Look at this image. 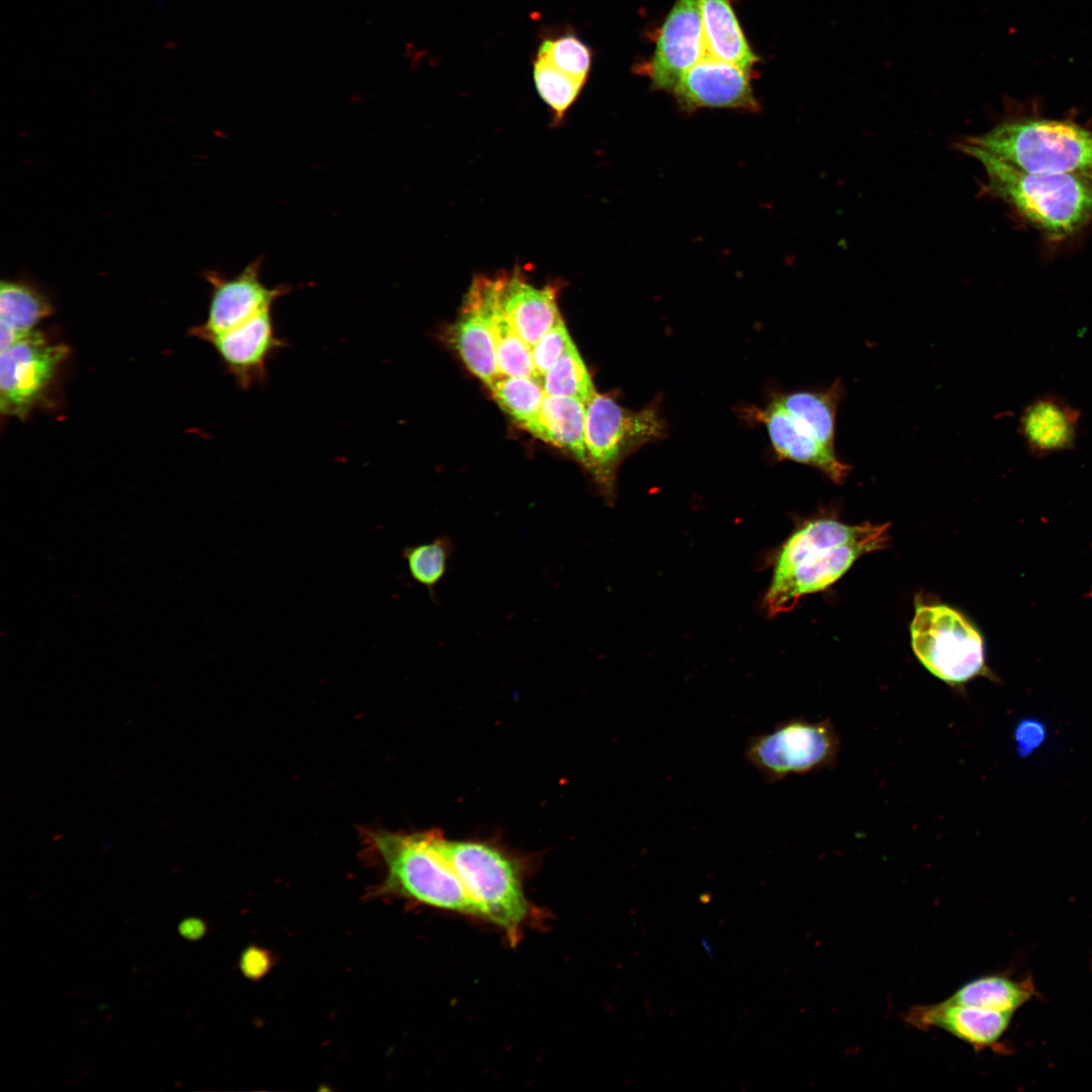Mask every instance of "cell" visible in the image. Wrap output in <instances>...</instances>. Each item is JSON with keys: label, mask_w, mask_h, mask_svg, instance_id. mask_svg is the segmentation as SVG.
Here are the masks:
<instances>
[{"label": "cell", "mask_w": 1092, "mask_h": 1092, "mask_svg": "<svg viewBox=\"0 0 1092 1092\" xmlns=\"http://www.w3.org/2000/svg\"><path fill=\"white\" fill-rule=\"evenodd\" d=\"M751 73L733 63L705 58L679 80L672 94L686 110L731 108L753 111L758 103L753 95Z\"/></svg>", "instance_id": "cell-14"}, {"label": "cell", "mask_w": 1092, "mask_h": 1092, "mask_svg": "<svg viewBox=\"0 0 1092 1092\" xmlns=\"http://www.w3.org/2000/svg\"><path fill=\"white\" fill-rule=\"evenodd\" d=\"M960 142L1022 171L1092 175V130L1071 120L1008 116L985 133Z\"/></svg>", "instance_id": "cell-4"}, {"label": "cell", "mask_w": 1092, "mask_h": 1092, "mask_svg": "<svg viewBox=\"0 0 1092 1092\" xmlns=\"http://www.w3.org/2000/svg\"><path fill=\"white\" fill-rule=\"evenodd\" d=\"M706 55L752 73L758 61L733 11L731 0H698Z\"/></svg>", "instance_id": "cell-19"}, {"label": "cell", "mask_w": 1092, "mask_h": 1092, "mask_svg": "<svg viewBox=\"0 0 1092 1092\" xmlns=\"http://www.w3.org/2000/svg\"><path fill=\"white\" fill-rule=\"evenodd\" d=\"M537 58L543 59L558 70L584 81L592 63L589 48L573 33H565L552 39H544L537 52Z\"/></svg>", "instance_id": "cell-29"}, {"label": "cell", "mask_w": 1092, "mask_h": 1092, "mask_svg": "<svg viewBox=\"0 0 1092 1092\" xmlns=\"http://www.w3.org/2000/svg\"><path fill=\"white\" fill-rule=\"evenodd\" d=\"M541 379L547 395L572 397L586 404L597 393L575 345L571 346Z\"/></svg>", "instance_id": "cell-27"}, {"label": "cell", "mask_w": 1092, "mask_h": 1092, "mask_svg": "<svg viewBox=\"0 0 1092 1092\" xmlns=\"http://www.w3.org/2000/svg\"><path fill=\"white\" fill-rule=\"evenodd\" d=\"M540 379L535 376H502L489 387L500 407L531 434L536 429L545 396Z\"/></svg>", "instance_id": "cell-25"}, {"label": "cell", "mask_w": 1092, "mask_h": 1092, "mask_svg": "<svg viewBox=\"0 0 1092 1092\" xmlns=\"http://www.w3.org/2000/svg\"><path fill=\"white\" fill-rule=\"evenodd\" d=\"M586 404L576 398L545 394L532 435L568 452L586 467Z\"/></svg>", "instance_id": "cell-20"}, {"label": "cell", "mask_w": 1092, "mask_h": 1092, "mask_svg": "<svg viewBox=\"0 0 1092 1092\" xmlns=\"http://www.w3.org/2000/svg\"><path fill=\"white\" fill-rule=\"evenodd\" d=\"M665 426L656 407H622L612 397L596 393L586 403L585 447L589 472L601 492L614 497L619 464L642 445L663 437Z\"/></svg>", "instance_id": "cell-7"}, {"label": "cell", "mask_w": 1092, "mask_h": 1092, "mask_svg": "<svg viewBox=\"0 0 1092 1092\" xmlns=\"http://www.w3.org/2000/svg\"><path fill=\"white\" fill-rule=\"evenodd\" d=\"M1081 413L1066 398L1049 392L1031 399L1022 410L1018 432L1034 457H1046L1075 448Z\"/></svg>", "instance_id": "cell-16"}, {"label": "cell", "mask_w": 1092, "mask_h": 1092, "mask_svg": "<svg viewBox=\"0 0 1092 1092\" xmlns=\"http://www.w3.org/2000/svg\"><path fill=\"white\" fill-rule=\"evenodd\" d=\"M262 259L250 262L243 271L229 278L214 272L206 274L211 295L206 320L192 334L210 341L247 322L290 291L288 285L269 287L261 279Z\"/></svg>", "instance_id": "cell-10"}, {"label": "cell", "mask_w": 1092, "mask_h": 1092, "mask_svg": "<svg viewBox=\"0 0 1092 1092\" xmlns=\"http://www.w3.org/2000/svg\"><path fill=\"white\" fill-rule=\"evenodd\" d=\"M441 848L479 918L500 928L517 941L529 912L524 891L525 859L487 839L450 840L443 836Z\"/></svg>", "instance_id": "cell-5"}, {"label": "cell", "mask_w": 1092, "mask_h": 1092, "mask_svg": "<svg viewBox=\"0 0 1092 1092\" xmlns=\"http://www.w3.org/2000/svg\"><path fill=\"white\" fill-rule=\"evenodd\" d=\"M705 58L698 0H675L658 31L647 65L653 87L672 92L681 77Z\"/></svg>", "instance_id": "cell-11"}, {"label": "cell", "mask_w": 1092, "mask_h": 1092, "mask_svg": "<svg viewBox=\"0 0 1092 1092\" xmlns=\"http://www.w3.org/2000/svg\"><path fill=\"white\" fill-rule=\"evenodd\" d=\"M1045 735L1046 730L1041 721L1021 720L1014 731L1017 753L1022 757L1028 756L1043 743Z\"/></svg>", "instance_id": "cell-31"}, {"label": "cell", "mask_w": 1092, "mask_h": 1092, "mask_svg": "<svg viewBox=\"0 0 1092 1092\" xmlns=\"http://www.w3.org/2000/svg\"><path fill=\"white\" fill-rule=\"evenodd\" d=\"M492 331L500 376L539 377L533 362L532 348L519 336L502 311L498 295L492 313Z\"/></svg>", "instance_id": "cell-26"}, {"label": "cell", "mask_w": 1092, "mask_h": 1092, "mask_svg": "<svg viewBox=\"0 0 1092 1092\" xmlns=\"http://www.w3.org/2000/svg\"><path fill=\"white\" fill-rule=\"evenodd\" d=\"M1012 1013L969 1006L948 999L915 1005L904 1020L918 1029L937 1028L977 1051L995 1046L1007 1030Z\"/></svg>", "instance_id": "cell-15"}, {"label": "cell", "mask_w": 1092, "mask_h": 1092, "mask_svg": "<svg viewBox=\"0 0 1092 1092\" xmlns=\"http://www.w3.org/2000/svg\"><path fill=\"white\" fill-rule=\"evenodd\" d=\"M209 343L242 389L264 383L269 360L285 347V341L276 333L272 307L215 336Z\"/></svg>", "instance_id": "cell-13"}, {"label": "cell", "mask_w": 1092, "mask_h": 1092, "mask_svg": "<svg viewBox=\"0 0 1092 1092\" xmlns=\"http://www.w3.org/2000/svg\"><path fill=\"white\" fill-rule=\"evenodd\" d=\"M843 392L842 382L837 378L825 389L794 391L776 399L802 429L834 449L836 414Z\"/></svg>", "instance_id": "cell-22"}, {"label": "cell", "mask_w": 1092, "mask_h": 1092, "mask_svg": "<svg viewBox=\"0 0 1092 1092\" xmlns=\"http://www.w3.org/2000/svg\"><path fill=\"white\" fill-rule=\"evenodd\" d=\"M360 837L364 855L384 871L382 892L479 918L476 906L444 855L441 832L363 827Z\"/></svg>", "instance_id": "cell-3"}, {"label": "cell", "mask_w": 1092, "mask_h": 1092, "mask_svg": "<svg viewBox=\"0 0 1092 1092\" xmlns=\"http://www.w3.org/2000/svg\"><path fill=\"white\" fill-rule=\"evenodd\" d=\"M889 527L888 523L847 525L826 517L802 524L775 556L763 600L767 614L792 610L801 598L836 582L862 555L886 548Z\"/></svg>", "instance_id": "cell-1"}, {"label": "cell", "mask_w": 1092, "mask_h": 1092, "mask_svg": "<svg viewBox=\"0 0 1092 1092\" xmlns=\"http://www.w3.org/2000/svg\"><path fill=\"white\" fill-rule=\"evenodd\" d=\"M454 553V541L448 535L433 540L411 544L400 550L412 579L422 585L430 599L437 603V588L444 579Z\"/></svg>", "instance_id": "cell-24"}, {"label": "cell", "mask_w": 1092, "mask_h": 1092, "mask_svg": "<svg viewBox=\"0 0 1092 1092\" xmlns=\"http://www.w3.org/2000/svg\"><path fill=\"white\" fill-rule=\"evenodd\" d=\"M53 312L49 298L32 284L2 280L0 284V349H7L33 332Z\"/></svg>", "instance_id": "cell-21"}, {"label": "cell", "mask_w": 1092, "mask_h": 1092, "mask_svg": "<svg viewBox=\"0 0 1092 1092\" xmlns=\"http://www.w3.org/2000/svg\"><path fill=\"white\" fill-rule=\"evenodd\" d=\"M911 645L922 665L951 688L984 676L998 677L985 660L979 630L958 610L943 604H919L910 626Z\"/></svg>", "instance_id": "cell-6"}, {"label": "cell", "mask_w": 1092, "mask_h": 1092, "mask_svg": "<svg viewBox=\"0 0 1092 1092\" xmlns=\"http://www.w3.org/2000/svg\"><path fill=\"white\" fill-rule=\"evenodd\" d=\"M573 345L574 343L565 328L564 322L560 318L532 347L533 362L537 375L542 378L554 363Z\"/></svg>", "instance_id": "cell-30"}, {"label": "cell", "mask_w": 1092, "mask_h": 1092, "mask_svg": "<svg viewBox=\"0 0 1092 1092\" xmlns=\"http://www.w3.org/2000/svg\"><path fill=\"white\" fill-rule=\"evenodd\" d=\"M839 748V736L830 719L793 717L779 722L770 732L751 736L744 756L765 783L774 784L791 775L835 767Z\"/></svg>", "instance_id": "cell-8"}, {"label": "cell", "mask_w": 1092, "mask_h": 1092, "mask_svg": "<svg viewBox=\"0 0 1092 1092\" xmlns=\"http://www.w3.org/2000/svg\"><path fill=\"white\" fill-rule=\"evenodd\" d=\"M180 934L189 940H196L203 936L206 927L202 920L198 918H187L179 924Z\"/></svg>", "instance_id": "cell-33"}, {"label": "cell", "mask_w": 1092, "mask_h": 1092, "mask_svg": "<svg viewBox=\"0 0 1092 1092\" xmlns=\"http://www.w3.org/2000/svg\"><path fill=\"white\" fill-rule=\"evenodd\" d=\"M759 418L779 456L817 468L837 484L847 477L850 466L836 456L834 449L802 429L777 399L759 414Z\"/></svg>", "instance_id": "cell-18"}, {"label": "cell", "mask_w": 1092, "mask_h": 1092, "mask_svg": "<svg viewBox=\"0 0 1092 1092\" xmlns=\"http://www.w3.org/2000/svg\"><path fill=\"white\" fill-rule=\"evenodd\" d=\"M533 75L539 95L557 118L562 117L574 102L585 82L558 70L540 58L534 61Z\"/></svg>", "instance_id": "cell-28"}, {"label": "cell", "mask_w": 1092, "mask_h": 1092, "mask_svg": "<svg viewBox=\"0 0 1092 1092\" xmlns=\"http://www.w3.org/2000/svg\"><path fill=\"white\" fill-rule=\"evenodd\" d=\"M67 354L65 345L34 331L1 351V413L19 418L29 414L43 399Z\"/></svg>", "instance_id": "cell-9"}, {"label": "cell", "mask_w": 1092, "mask_h": 1092, "mask_svg": "<svg viewBox=\"0 0 1092 1092\" xmlns=\"http://www.w3.org/2000/svg\"><path fill=\"white\" fill-rule=\"evenodd\" d=\"M497 298L496 278L477 277L463 310L453 325L451 340L466 367L490 387L500 376L495 357L492 313Z\"/></svg>", "instance_id": "cell-12"}, {"label": "cell", "mask_w": 1092, "mask_h": 1092, "mask_svg": "<svg viewBox=\"0 0 1092 1092\" xmlns=\"http://www.w3.org/2000/svg\"><path fill=\"white\" fill-rule=\"evenodd\" d=\"M1033 995L1031 979L1014 980L1004 975H988L965 983L947 999L978 1008L1013 1013Z\"/></svg>", "instance_id": "cell-23"}, {"label": "cell", "mask_w": 1092, "mask_h": 1092, "mask_svg": "<svg viewBox=\"0 0 1092 1092\" xmlns=\"http://www.w3.org/2000/svg\"><path fill=\"white\" fill-rule=\"evenodd\" d=\"M956 148L983 166L986 193L1050 241L1066 240L1092 220V175L1031 173L960 141Z\"/></svg>", "instance_id": "cell-2"}, {"label": "cell", "mask_w": 1092, "mask_h": 1092, "mask_svg": "<svg viewBox=\"0 0 1092 1092\" xmlns=\"http://www.w3.org/2000/svg\"><path fill=\"white\" fill-rule=\"evenodd\" d=\"M269 963V958L265 951L260 948L250 947L242 956L241 968L248 977L258 978L266 973Z\"/></svg>", "instance_id": "cell-32"}, {"label": "cell", "mask_w": 1092, "mask_h": 1092, "mask_svg": "<svg viewBox=\"0 0 1092 1092\" xmlns=\"http://www.w3.org/2000/svg\"><path fill=\"white\" fill-rule=\"evenodd\" d=\"M496 279L502 311L532 348L561 318L556 290L552 286L537 288L518 272Z\"/></svg>", "instance_id": "cell-17"}]
</instances>
